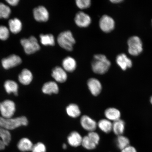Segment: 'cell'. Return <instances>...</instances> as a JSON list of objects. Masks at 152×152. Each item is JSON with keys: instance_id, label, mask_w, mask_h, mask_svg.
Instances as JSON below:
<instances>
[{"instance_id": "6da1fadb", "label": "cell", "mask_w": 152, "mask_h": 152, "mask_svg": "<svg viewBox=\"0 0 152 152\" xmlns=\"http://www.w3.org/2000/svg\"><path fill=\"white\" fill-rule=\"evenodd\" d=\"M111 62L104 55H94L91 63L92 71L98 75H103L107 72L111 66Z\"/></svg>"}, {"instance_id": "7a4b0ae2", "label": "cell", "mask_w": 152, "mask_h": 152, "mask_svg": "<svg viewBox=\"0 0 152 152\" xmlns=\"http://www.w3.org/2000/svg\"><path fill=\"white\" fill-rule=\"evenodd\" d=\"M28 124L27 118L21 116L12 118L0 117V128L7 130H12L21 126H26Z\"/></svg>"}, {"instance_id": "3957f363", "label": "cell", "mask_w": 152, "mask_h": 152, "mask_svg": "<svg viewBox=\"0 0 152 152\" xmlns=\"http://www.w3.org/2000/svg\"><path fill=\"white\" fill-rule=\"evenodd\" d=\"M59 45L65 50L71 51L73 50L76 41L71 31L69 30L61 32L57 38Z\"/></svg>"}, {"instance_id": "277c9868", "label": "cell", "mask_w": 152, "mask_h": 152, "mask_svg": "<svg viewBox=\"0 0 152 152\" xmlns=\"http://www.w3.org/2000/svg\"><path fill=\"white\" fill-rule=\"evenodd\" d=\"M20 43L23 48L25 52L28 55L34 54L40 49L37 39L34 36H31L28 39H22L20 40Z\"/></svg>"}, {"instance_id": "5b68a950", "label": "cell", "mask_w": 152, "mask_h": 152, "mask_svg": "<svg viewBox=\"0 0 152 152\" xmlns=\"http://www.w3.org/2000/svg\"><path fill=\"white\" fill-rule=\"evenodd\" d=\"M128 52L133 56H137L142 51L141 40L137 36H132L128 40Z\"/></svg>"}, {"instance_id": "8992f818", "label": "cell", "mask_w": 152, "mask_h": 152, "mask_svg": "<svg viewBox=\"0 0 152 152\" xmlns=\"http://www.w3.org/2000/svg\"><path fill=\"white\" fill-rule=\"evenodd\" d=\"M16 111V105L12 101L7 100L0 103V112L1 117L12 118Z\"/></svg>"}, {"instance_id": "52a82bcc", "label": "cell", "mask_w": 152, "mask_h": 152, "mask_svg": "<svg viewBox=\"0 0 152 152\" xmlns=\"http://www.w3.org/2000/svg\"><path fill=\"white\" fill-rule=\"evenodd\" d=\"M22 62V58L20 56L16 54H12L3 58L1 64L3 67L7 70L20 65Z\"/></svg>"}, {"instance_id": "ba28073f", "label": "cell", "mask_w": 152, "mask_h": 152, "mask_svg": "<svg viewBox=\"0 0 152 152\" xmlns=\"http://www.w3.org/2000/svg\"><path fill=\"white\" fill-rule=\"evenodd\" d=\"M99 25L102 31L104 33H109L113 31L115 28V22L111 17L104 15L100 18Z\"/></svg>"}, {"instance_id": "9c48e42d", "label": "cell", "mask_w": 152, "mask_h": 152, "mask_svg": "<svg viewBox=\"0 0 152 152\" xmlns=\"http://www.w3.org/2000/svg\"><path fill=\"white\" fill-rule=\"evenodd\" d=\"M34 18L37 22H45L48 20L49 18L48 10L43 6H39L34 9Z\"/></svg>"}, {"instance_id": "30bf717a", "label": "cell", "mask_w": 152, "mask_h": 152, "mask_svg": "<svg viewBox=\"0 0 152 152\" xmlns=\"http://www.w3.org/2000/svg\"><path fill=\"white\" fill-rule=\"evenodd\" d=\"M75 21L77 25L80 27L88 26L91 22V19L89 15L82 11H80L76 14Z\"/></svg>"}, {"instance_id": "8fae6325", "label": "cell", "mask_w": 152, "mask_h": 152, "mask_svg": "<svg viewBox=\"0 0 152 152\" xmlns=\"http://www.w3.org/2000/svg\"><path fill=\"white\" fill-rule=\"evenodd\" d=\"M81 126L89 132H94L97 127V124L94 120L88 115H83L80 121Z\"/></svg>"}, {"instance_id": "7c38bea8", "label": "cell", "mask_w": 152, "mask_h": 152, "mask_svg": "<svg viewBox=\"0 0 152 152\" xmlns=\"http://www.w3.org/2000/svg\"><path fill=\"white\" fill-rule=\"evenodd\" d=\"M87 85L89 90L93 96H98L101 92L102 85L98 79L94 78H91L88 80Z\"/></svg>"}, {"instance_id": "4fadbf2b", "label": "cell", "mask_w": 152, "mask_h": 152, "mask_svg": "<svg viewBox=\"0 0 152 152\" xmlns=\"http://www.w3.org/2000/svg\"><path fill=\"white\" fill-rule=\"evenodd\" d=\"M52 76L57 82L63 83L67 79V75L66 72L63 68L59 66H56L53 68Z\"/></svg>"}, {"instance_id": "5bb4252c", "label": "cell", "mask_w": 152, "mask_h": 152, "mask_svg": "<svg viewBox=\"0 0 152 152\" xmlns=\"http://www.w3.org/2000/svg\"><path fill=\"white\" fill-rule=\"evenodd\" d=\"M116 61L123 71H125L127 68H131L132 65V61L124 53L120 54L117 56Z\"/></svg>"}, {"instance_id": "9a60e30c", "label": "cell", "mask_w": 152, "mask_h": 152, "mask_svg": "<svg viewBox=\"0 0 152 152\" xmlns=\"http://www.w3.org/2000/svg\"><path fill=\"white\" fill-rule=\"evenodd\" d=\"M83 137L79 132L74 131L68 136L67 142L72 147H77L81 145Z\"/></svg>"}, {"instance_id": "2e32d148", "label": "cell", "mask_w": 152, "mask_h": 152, "mask_svg": "<svg viewBox=\"0 0 152 152\" xmlns=\"http://www.w3.org/2000/svg\"><path fill=\"white\" fill-rule=\"evenodd\" d=\"M11 140V135L8 130L0 128V150L5 149Z\"/></svg>"}, {"instance_id": "e0dca14e", "label": "cell", "mask_w": 152, "mask_h": 152, "mask_svg": "<svg viewBox=\"0 0 152 152\" xmlns=\"http://www.w3.org/2000/svg\"><path fill=\"white\" fill-rule=\"evenodd\" d=\"M19 82L22 85H28L31 83L33 80V75L31 72L27 69L22 70L18 75Z\"/></svg>"}, {"instance_id": "ac0fdd59", "label": "cell", "mask_w": 152, "mask_h": 152, "mask_svg": "<svg viewBox=\"0 0 152 152\" xmlns=\"http://www.w3.org/2000/svg\"><path fill=\"white\" fill-rule=\"evenodd\" d=\"M104 115L106 119L113 122L120 119L121 115L120 111L115 107L107 108L104 111Z\"/></svg>"}, {"instance_id": "d6986e66", "label": "cell", "mask_w": 152, "mask_h": 152, "mask_svg": "<svg viewBox=\"0 0 152 152\" xmlns=\"http://www.w3.org/2000/svg\"><path fill=\"white\" fill-rule=\"evenodd\" d=\"M59 87L57 83L55 81H50L45 83L42 88V91L44 94L51 95L56 94L59 92Z\"/></svg>"}, {"instance_id": "ffe728a7", "label": "cell", "mask_w": 152, "mask_h": 152, "mask_svg": "<svg viewBox=\"0 0 152 152\" xmlns=\"http://www.w3.org/2000/svg\"><path fill=\"white\" fill-rule=\"evenodd\" d=\"M62 66L66 72H72L75 71L77 68V62L72 57L67 56L62 61Z\"/></svg>"}, {"instance_id": "44dd1931", "label": "cell", "mask_w": 152, "mask_h": 152, "mask_svg": "<svg viewBox=\"0 0 152 152\" xmlns=\"http://www.w3.org/2000/svg\"><path fill=\"white\" fill-rule=\"evenodd\" d=\"M10 31L14 34L20 33L22 28V24L19 19L16 18L10 20L8 22Z\"/></svg>"}, {"instance_id": "7402d4cb", "label": "cell", "mask_w": 152, "mask_h": 152, "mask_svg": "<svg viewBox=\"0 0 152 152\" xmlns=\"http://www.w3.org/2000/svg\"><path fill=\"white\" fill-rule=\"evenodd\" d=\"M125 128V121L121 119L114 121L113 123V131L117 136L123 135Z\"/></svg>"}, {"instance_id": "603a6c76", "label": "cell", "mask_w": 152, "mask_h": 152, "mask_svg": "<svg viewBox=\"0 0 152 152\" xmlns=\"http://www.w3.org/2000/svg\"><path fill=\"white\" fill-rule=\"evenodd\" d=\"M33 147V144L31 140L26 138H22L18 144V149L22 152L31 151Z\"/></svg>"}, {"instance_id": "cb8c5ba5", "label": "cell", "mask_w": 152, "mask_h": 152, "mask_svg": "<svg viewBox=\"0 0 152 152\" xmlns=\"http://www.w3.org/2000/svg\"><path fill=\"white\" fill-rule=\"evenodd\" d=\"M4 87L7 94H10L13 93L15 96H18V86L16 82L7 80L4 83Z\"/></svg>"}, {"instance_id": "d4e9b609", "label": "cell", "mask_w": 152, "mask_h": 152, "mask_svg": "<svg viewBox=\"0 0 152 152\" xmlns=\"http://www.w3.org/2000/svg\"><path fill=\"white\" fill-rule=\"evenodd\" d=\"M97 126L101 130L106 134H108L113 130V123L106 119L100 120L97 124Z\"/></svg>"}, {"instance_id": "484cf974", "label": "cell", "mask_w": 152, "mask_h": 152, "mask_svg": "<svg viewBox=\"0 0 152 152\" xmlns=\"http://www.w3.org/2000/svg\"><path fill=\"white\" fill-rule=\"evenodd\" d=\"M66 112L68 116L73 118L79 117L81 113L78 106L75 104H69L66 108Z\"/></svg>"}, {"instance_id": "4316f807", "label": "cell", "mask_w": 152, "mask_h": 152, "mask_svg": "<svg viewBox=\"0 0 152 152\" xmlns=\"http://www.w3.org/2000/svg\"><path fill=\"white\" fill-rule=\"evenodd\" d=\"M39 38L41 43L45 46H54L55 45V38L52 34H41Z\"/></svg>"}, {"instance_id": "83f0119b", "label": "cell", "mask_w": 152, "mask_h": 152, "mask_svg": "<svg viewBox=\"0 0 152 152\" xmlns=\"http://www.w3.org/2000/svg\"><path fill=\"white\" fill-rule=\"evenodd\" d=\"M130 140L126 137L121 135L117 136L116 143L118 148L121 151L130 145Z\"/></svg>"}, {"instance_id": "f1b7e54d", "label": "cell", "mask_w": 152, "mask_h": 152, "mask_svg": "<svg viewBox=\"0 0 152 152\" xmlns=\"http://www.w3.org/2000/svg\"><path fill=\"white\" fill-rule=\"evenodd\" d=\"M11 11L8 5L0 3V19H7L11 14Z\"/></svg>"}, {"instance_id": "f546056e", "label": "cell", "mask_w": 152, "mask_h": 152, "mask_svg": "<svg viewBox=\"0 0 152 152\" xmlns=\"http://www.w3.org/2000/svg\"><path fill=\"white\" fill-rule=\"evenodd\" d=\"M81 145L85 149L87 150H91L95 149L97 145L93 142L87 136L83 137Z\"/></svg>"}, {"instance_id": "4dcf8cb0", "label": "cell", "mask_w": 152, "mask_h": 152, "mask_svg": "<svg viewBox=\"0 0 152 152\" xmlns=\"http://www.w3.org/2000/svg\"><path fill=\"white\" fill-rule=\"evenodd\" d=\"M8 28L4 26H0V40L6 41L8 39L10 36Z\"/></svg>"}, {"instance_id": "1f68e13d", "label": "cell", "mask_w": 152, "mask_h": 152, "mask_svg": "<svg viewBox=\"0 0 152 152\" xmlns=\"http://www.w3.org/2000/svg\"><path fill=\"white\" fill-rule=\"evenodd\" d=\"M75 3L77 6L81 9L88 8L91 5L90 0H77Z\"/></svg>"}, {"instance_id": "d6a6232c", "label": "cell", "mask_w": 152, "mask_h": 152, "mask_svg": "<svg viewBox=\"0 0 152 152\" xmlns=\"http://www.w3.org/2000/svg\"><path fill=\"white\" fill-rule=\"evenodd\" d=\"M31 151L32 152H46V148L42 142H39L33 145Z\"/></svg>"}, {"instance_id": "836d02e7", "label": "cell", "mask_w": 152, "mask_h": 152, "mask_svg": "<svg viewBox=\"0 0 152 152\" xmlns=\"http://www.w3.org/2000/svg\"><path fill=\"white\" fill-rule=\"evenodd\" d=\"M87 136L93 142L97 145L99 143L100 137L99 134L95 132H89Z\"/></svg>"}, {"instance_id": "e575fe53", "label": "cell", "mask_w": 152, "mask_h": 152, "mask_svg": "<svg viewBox=\"0 0 152 152\" xmlns=\"http://www.w3.org/2000/svg\"><path fill=\"white\" fill-rule=\"evenodd\" d=\"M121 152H137V151L135 148L132 146L129 145L121 150Z\"/></svg>"}, {"instance_id": "d590c367", "label": "cell", "mask_w": 152, "mask_h": 152, "mask_svg": "<svg viewBox=\"0 0 152 152\" xmlns=\"http://www.w3.org/2000/svg\"><path fill=\"white\" fill-rule=\"evenodd\" d=\"M6 1L12 7L16 6L20 2L19 0H7Z\"/></svg>"}, {"instance_id": "8d00e7d4", "label": "cell", "mask_w": 152, "mask_h": 152, "mask_svg": "<svg viewBox=\"0 0 152 152\" xmlns=\"http://www.w3.org/2000/svg\"><path fill=\"white\" fill-rule=\"evenodd\" d=\"M123 1V0H111V1H111V2L114 3H117L121 2Z\"/></svg>"}, {"instance_id": "74e56055", "label": "cell", "mask_w": 152, "mask_h": 152, "mask_svg": "<svg viewBox=\"0 0 152 152\" xmlns=\"http://www.w3.org/2000/svg\"><path fill=\"white\" fill-rule=\"evenodd\" d=\"M62 148L64 149H66L67 148V145H66V144H63Z\"/></svg>"}, {"instance_id": "f35d334b", "label": "cell", "mask_w": 152, "mask_h": 152, "mask_svg": "<svg viewBox=\"0 0 152 152\" xmlns=\"http://www.w3.org/2000/svg\"><path fill=\"white\" fill-rule=\"evenodd\" d=\"M150 102H151V104L152 105V96H151V97L150 98Z\"/></svg>"}, {"instance_id": "ab89813d", "label": "cell", "mask_w": 152, "mask_h": 152, "mask_svg": "<svg viewBox=\"0 0 152 152\" xmlns=\"http://www.w3.org/2000/svg\"></svg>"}]
</instances>
